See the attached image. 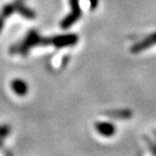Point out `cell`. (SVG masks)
<instances>
[{"mask_svg":"<svg viewBox=\"0 0 156 156\" xmlns=\"http://www.w3.org/2000/svg\"><path fill=\"white\" fill-rule=\"evenodd\" d=\"M78 36L76 34L56 36L52 38H43L37 30H30L27 36L20 43L15 44L9 48V54L26 56L34 47L39 46H54L56 48L74 46L78 42Z\"/></svg>","mask_w":156,"mask_h":156,"instance_id":"obj_1","label":"cell"},{"mask_svg":"<svg viewBox=\"0 0 156 156\" xmlns=\"http://www.w3.org/2000/svg\"><path fill=\"white\" fill-rule=\"evenodd\" d=\"M24 1L26 0H15L12 3L6 4L4 7L0 11V32L3 29V26L5 23V20L12 15L15 12H18L23 15V17L29 18V20H34L36 17L35 11H33L32 9L24 6Z\"/></svg>","mask_w":156,"mask_h":156,"instance_id":"obj_2","label":"cell"},{"mask_svg":"<svg viewBox=\"0 0 156 156\" xmlns=\"http://www.w3.org/2000/svg\"><path fill=\"white\" fill-rule=\"evenodd\" d=\"M71 12L66 15L63 20L61 21V27L63 30H67L73 26L76 21L81 17V8L79 4V0H69Z\"/></svg>","mask_w":156,"mask_h":156,"instance_id":"obj_3","label":"cell"},{"mask_svg":"<svg viewBox=\"0 0 156 156\" xmlns=\"http://www.w3.org/2000/svg\"><path fill=\"white\" fill-rule=\"evenodd\" d=\"M153 45H156V33L151 34L147 38L143 39L142 41H140V42L134 44L130 48V50L133 54H138V53L150 48V47H152Z\"/></svg>","mask_w":156,"mask_h":156,"instance_id":"obj_4","label":"cell"},{"mask_svg":"<svg viewBox=\"0 0 156 156\" xmlns=\"http://www.w3.org/2000/svg\"><path fill=\"white\" fill-rule=\"evenodd\" d=\"M95 129L101 135L105 137H111L116 133V127L108 122H96Z\"/></svg>","mask_w":156,"mask_h":156,"instance_id":"obj_5","label":"cell"},{"mask_svg":"<svg viewBox=\"0 0 156 156\" xmlns=\"http://www.w3.org/2000/svg\"><path fill=\"white\" fill-rule=\"evenodd\" d=\"M107 117L113 118V119H119V120H128L131 119L133 116V112L130 110H114L108 111L105 113Z\"/></svg>","mask_w":156,"mask_h":156,"instance_id":"obj_6","label":"cell"},{"mask_svg":"<svg viewBox=\"0 0 156 156\" xmlns=\"http://www.w3.org/2000/svg\"><path fill=\"white\" fill-rule=\"evenodd\" d=\"M11 88L17 95L23 96L27 93V84L21 79H15L11 82Z\"/></svg>","mask_w":156,"mask_h":156,"instance_id":"obj_7","label":"cell"},{"mask_svg":"<svg viewBox=\"0 0 156 156\" xmlns=\"http://www.w3.org/2000/svg\"><path fill=\"white\" fill-rule=\"evenodd\" d=\"M9 133L8 126H1L0 127V139H3L5 136H7Z\"/></svg>","mask_w":156,"mask_h":156,"instance_id":"obj_8","label":"cell"},{"mask_svg":"<svg viewBox=\"0 0 156 156\" xmlns=\"http://www.w3.org/2000/svg\"><path fill=\"white\" fill-rule=\"evenodd\" d=\"M145 139H146V142H147V144L149 145V147H150V149L152 150V152L156 154V144L151 141V139H149V138H145Z\"/></svg>","mask_w":156,"mask_h":156,"instance_id":"obj_9","label":"cell"},{"mask_svg":"<svg viewBox=\"0 0 156 156\" xmlns=\"http://www.w3.org/2000/svg\"><path fill=\"white\" fill-rule=\"evenodd\" d=\"M89 1V4H90V8L91 9H95L98 7V0H88Z\"/></svg>","mask_w":156,"mask_h":156,"instance_id":"obj_10","label":"cell"},{"mask_svg":"<svg viewBox=\"0 0 156 156\" xmlns=\"http://www.w3.org/2000/svg\"><path fill=\"white\" fill-rule=\"evenodd\" d=\"M154 134H155V137H156V131H155V132H154Z\"/></svg>","mask_w":156,"mask_h":156,"instance_id":"obj_11","label":"cell"}]
</instances>
